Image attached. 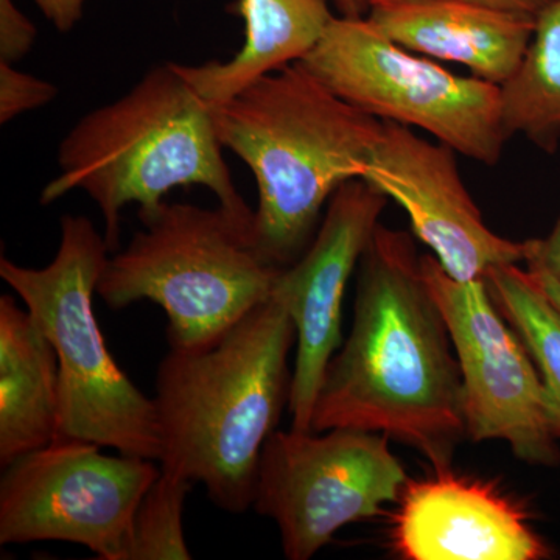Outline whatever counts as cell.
Returning a JSON list of instances; mask_svg holds the SVG:
<instances>
[{"instance_id":"1","label":"cell","mask_w":560,"mask_h":560,"mask_svg":"<svg viewBox=\"0 0 560 560\" xmlns=\"http://www.w3.org/2000/svg\"><path fill=\"white\" fill-rule=\"evenodd\" d=\"M408 232L378 224L359 264L349 337L324 374L312 431H372L451 466L466 436L458 359Z\"/></svg>"},{"instance_id":"2","label":"cell","mask_w":560,"mask_h":560,"mask_svg":"<svg viewBox=\"0 0 560 560\" xmlns=\"http://www.w3.org/2000/svg\"><path fill=\"white\" fill-rule=\"evenodd\" d=\"M294 345L271 294L209 345L168 348L153 397L161 469L205 486L220 510H250L261 452L289 407Z\"/></svg>"},{"instance_id":"3","label":"cell","mask_w":560,"mask_h":560,"mask_svg":"<svg viewBox=\"0 0 560 560\" xmlns=\"http://www.w3.org/2000/svg\"><path fill=\"white\" fill-rule=\"evenodd\" d=\"M221 145L256 178L254 245L285 268L311 245L335 191L360 179L383 120L342 101L301 62L212 106Z\"/></svg>"},{"instance_id":"4","label":"cell","mask_w":560,"mask_h":560,"mask_svg":"<svg viewBox=\"0 0 560 560\" xmlns=\"http://www.w3.org/2000/svg\"><path fill=\"white\" fill-rule=\"evenodd\" d=\"M223 150L212 105L176 62H165L73 125L58 149L60 172L39 201L47 206L83 190L101 209L110 253L119 245L121 210L138 205L139 219L149 217L175 187H208L221 206L250 215Z\"/></svg>"},{"instance_id":"5","label":"cell","mask_w":560,"mask_h":560,"mask_svg":"<svg viewBox=\"0 0 560 560\" xmlns=\"http://www.w3.org/2000/svg\"><path fill=\"white\" fill-rule=\"evenodd\" d=\"M109 256L97 294L113 311L140 301L167 316L168 348L209 345L271 296L282 268L254 245V213L164 202Z\"/></svg>"},{"instance_id":"6","label":"cell","mask_w":560,"mask_h":560,"mask_svg":"<svg viewBox=\"0 0 560 560\" xmlns=\"http://www.w3.org/2000/svg\"><path fill=\"white\" fill-rule=\"evenodd\" d=\"M105 235L84 215L61 219L57 254L43 268L0 259V278L49 338L60 368L57 440L94 442L121 455L160 460L156 407L110 355L94 312L109 259Z\"/></svg>"},{"instance_id":"7","label":"cell","mask_w":560,"mask_h":560,"mask_svg":"<svg viewBox=\"0 0 560 560\" xmlns=\"http://www.w3.org/2000/svg\"><path fill=\"white\" fill-rule=\"evenodd\" d=\"M300 62L355 108L429 132L488 167L499 164L510 140L499 84L456 75L419 57L378 31L370 18L335 14Z\"/></svg>"},{"instance_id":"8","label":"cell","mask_w":560,"mask_h":560,"mask_svg":"<svg viewBox=\"0 0 560 560\" xmlns=\"http://www.w3.org/2000/svg\"><path fill=\"white\" fill-rule=\"evenodd\" d=\"M388 436L276 430L261 452L253 510L276 523L289 560H311L349 523L399 501L408 478Z\"/></svg>"},{"instance_id":"9","label":"cell","mask_w":560,"mask_h":560,"mask_svg":"<svg viewBox=\"0 0 560 560\" xmlns=\"http://www.w3.org/2000/svg\"><path fill=\"white\" fill-rule=\"evenodd\" d=\"M94 442L57 440L3 467L0 544L69 541L102 560H125L156 460L103 455Z\"/></svg>"},{"instance_id":"10","label":"cell","mask_w":560,"mask_h":560,"mask_svg":"<svg viewBox=\"0 0 560 560\" xmlns=\"http://www.w3.org/2000/svg\"><path fill=\"white\" fill-rule=\"evenodd\" d=\"M420 267L458 359L467 440L504 441L525 463L558 466L539 370L486 280L453 279L431 254L420 256Z\"/></svg>"},{"instance_id":"11","label":"cell","mask_w":560,"mask_h":560,"mask_svg":"<svg viewBox=\"0 0 560 560\" xmlns=\"http://www.w3.org/2000/svg\"><path fill=\"white\" fill-rule=\"evenodd\" d=\"M388 201L364 179L342 184L327 205L311 245L276 278L271 294L289 312L296 330L291 429L312 431L320 383L342 345L346 289Z\"/></svg>"},{"instance_id":"12","label":"cell","mask_w":560,"mask_h":560,"mask_svg":"<svg viewBox=\"0 0 560 560\" xmlns=\"http://www.w3.org/2000/svg\"><path fill=\"white\" fill-rule=\"evenodd\" d=\"M456 151L383 120L360 179L405 210L418 241L453 279L478 280L504 265L525 264L526 242L500 237L482 219L460 176Z\"/></svg>"},{"instance_id":"13","label":"cell","mask_w":560,"mask_h":560,"mask_svg":"<svg viewBox=\"0 0 560 560\" xmlns=\"http://www.w3.org/2000/svg\"><path fill=\"white\" fill-rule=\"evenodd\" d=\"M394 544L408 560H540L550 556L517 503L447 469L407 481Z\"/></svg>"},{"instance_id":"14","label":"cell","mask_w":560,"mask_h":560,"mask_svg":"<svg viewBox=\"0 0 560 560\" xmlns=\"http://www.w3.org/2000/svg\"><path fill=\"white\" fill-rule=\"evenodd\" d=\"M368 18L405 49L456 62L499 86L521 66L536 27L530 18L464 0H383Z\"/></svg>"},{"instance_id":"15","label":"cell","mask_w":560,"mask_h":560,"mask_svg":"<svg viewBox=\"0 0 560 560\" xmlns=\"http://www.w3.org/2000/svg\"><path fill=\"white\" fill-rule=\"evenodd\" d=\"M58 357L38 320L10 294L0 296V466L57 441Z\"/></svg>"},{"instance_id":"16","label":"cell","mask_w":560,"mask_h":560,"mask_svg":"<svg viewBox=\"0 0 560 560\" xmlns=\"http://www.w3.org/2000/svg\"><path fill=\"white\" fill-rule=\"evenodd\" d=\"M245 43L230 61L178 65L209 105L230 101L254 81L300 62L334 20L327 0H238Z\"/></svg>"},{"instance_id":"17","label":"cell","mask_w":560,"mask_h":560,"mask_svg":"<svg viewBox=\"0 0 560 560\" xmlns=\"http://www.w3.org/2000/svg\"><path fill=\"white\" fill-rule=\"evenodd\" d=\"M501 109L508 136L522 135L552 154L560 143V0H552L536 20L525 57L501 86Z\"/></svg>"},{"instance_id":"18","label":"cell","mask_w":560,"mask_h":560,"mask_svg":"<svg viewBox=\"0 0 560 560\" xmlns=\"http://www.w3.org/2000/svg\"><path fill=\"white\" fill-rule=\"evenodd\" d=\"M497 308L529 350L541 385L545 411L560 440V315L528 270L504 265L486 276Z\"/></svg>"},{"instance_id":"19","label":"cell","mask_w":560,"mask_h":560,"mask_svg":"<svg viewBox=\"0 0 560 560\" xmlns=\"http://www.w3.org/2000/svg\"><path fill=\"white\" fill-rule=\"evenodd\" d=\"M194 482L161 469L140 500L125 560H189L184 534V506Z\"/></svg>"},{"instance_id":"20","label":"cell","mask_w":560,"mask_h":560,"mask_svg":"<svg viewBox=\"0 0 560 560\" xmlns=\"http://www.w3.org/2000/svg\"><path fill=\"white\" fill-rule=\"evenodd\" d=\"M57 95V86L49 81L22 72L13 62L0 61V124L49 105Z\"/></svg>"},{"instance_id":"21","label":"cell","mask_w":560,"mask_h":560,"mask_svg":"<svg viewBox=\"0 0 560 560\" xmlns=\"http://www.w3.org/2000/svg\"><path fill=\"white\" fill-rule=\"evenodd\" d=\"M35 40V24L18 9L14 0H0V61L22 60Z\"/></svg>"},{"instance_id":"22","label":"cell","mask_w":560,"mask_h":560,"mask_svg":"<svg viewBox=\"0 0 560 560\" xmlns=\"http://www.w3.org/2000/svg\"><path fill=\"white\" fill-rule=\"evenodd\" d=\"M525 265L560 279V217L547 237L526 241Z\"/></svg>"},{"instance_id":"23","label":"cell","mask_w":560,"mask_h":560,"mask_svg":"<svg viewBox=\"0 0 560 560\" xmlns=\"http://www.w3.org/2000/svg\"><path fill=\"white\" fill-rule=\"evenodd\" d=\"M86 2L88 0H35L40 13L61 33L73 31L83 20Z\"/></svg>"},{"instance_id":"24","label":"cell","mask_w":560,"mask_h":560,"mask_svg":"<svg viewBox=\"0 0 560 560\" xmlns=\"http://www.w3.org/2000/svg\"><path fill=\"white\" fill-rule=\"evenodd\" d=\"M378 2H383V0H378ZM464 2L477 3V5L503 11V13L537 20L541 11L547 9L552 0H464Z\"/></svg>"},{"instance_id":"25","label":"cell","mask_w":560,"mask_h":560,"mask_svg":"<svg viewBox=\"0 0 560 560\" xmlns=\"http://www.w3.org/2000/svg\"><path fill=\"white\" fill-rule=\"evenodd\" d=\"M331 3L337 16L341 18H368L378 0H327Z\"/></svg>"},{"instance_id":"26","label":"cell","mask_w":560,"mask_h":560,"mask_svg":"<svg viewBox=\"0 0 560 560\" xmlns=\"http://www.w3.org/2000/svg\"><path fill=\"white\" fill-rule=\"evenodd\" d=\"M528 270V268H526ZM529 275L536 280L537 285L544 291L547 300L551 302L555 311L560 315V279L555 276L548 275V272L539 270H528Z\"/></svg>"}]
</instances>
